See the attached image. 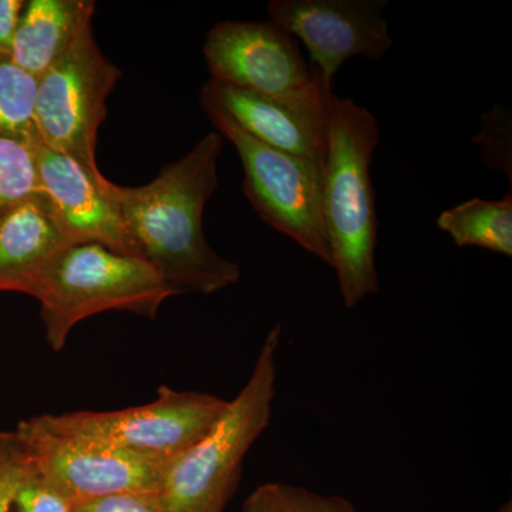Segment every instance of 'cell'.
I'll return each instance as SVG.
<instances>
[{
    "mask_svg": "<svg viewBox=\"0 0 512 512\" xmlns=\"http://www.w3.org/2000/svg\"><path fill=\"white\" fill-rule=\"evenodd\" d=\"M387 5L389 0H272L268 15L301 40L323 86L333 93L336 74L346 60H380L392 49L383 15Z\"/></svg>",
    "mask_w": 512,
    "mask_h": 512,
    "instance_id": "obj_10",
    "label": "cell"
},
{
    "mask_svg": "<svg viewBox=\"0 0 512 512\" xmlns=\"http://www.w3.org/2000/svg\"><path fill=\"white\" fill-rule=\"evenodd\" d=\"M242 512H359L340 495H323L299 485H259L242 505Z\"/></svg>",
    "mask_w": 512,
    "mask_h": 512,
    "instance_id": "obj_17",
    "label": "cell"
},
{
    "mask_svg": "<svg viewBox=\"0 0 512 512\" xmlns=\"http://www.w3.org/2000/svg\"><path fill=\"white\" fill-rule=\"evenodd\" d=\"M25 8L23 0H0V55L10 56L22 10Z\"/></svg>",
    "mask_w": 512,
    "mask_h": 512,
    "instance_id": "obj_23",
    "label": "cell"
},
{
    "mask_svg": "<svg viewBox=\"0 0 512 512\" xmlns=\"http://www.w3.org/2000/svg\"><path fill=\"white\" fill-rule=\"evenodd\" d=\"M437 228L460 248L474 247L512 256V190L501 200L470 198L441 212Z\"/></svg>",
    "mask_w": 512,
    "mask_h": 512,
    "instance_id": "obj_15",
    "label": "cell"
},
{
    "mask_svg": "<svg viewBox=\"0 0 512 512\" xmlns=\"http://www.w3.org/2000/svg\"><path fill=\"white\" fill-rule=\"evenodd\" d=\"M481 130L471 138V143L480 150L485 167L503 173L512 190V114L511 109L497 104L480 119Z\"/></svg>",
    "mask_w": 512,
    "mask_h": 512,
    "instance_id": "obj_19",
    "label": "cell"
},
{
    "mask_svg": "<svg viewBox=\"0 0 512 512\" xmlns=\"http://www.w3.org/2000/svg\"><path fill=\"white\" fill-rule=\"evenodd\" d=\"M39 200L64 237L74 245L96 244L116 254L138 256L128 234L113 183H94L69 157L52 148L35 150Z\"/></svg>",
    "mask_w": 512,
    "mask_h": 512,
    "instance_id": "obj_11",
    "label": "cell"
},
{
    "mask_svg": "<svg viewBox=\"0 0 512 512\" xmlns=\"http://www.w3.org/2000/svg\"><path fill=\"white\" fill-rule=\"evenodd\" d=\"M211 80L303 109L326 111L329 93L318 70L296 42L272 20H224L202 47Z\"/></svg>",
    "mask_w": 512,
    "mask_h": 512,
    "instance_id": "obj_8",
    "label": "cell"
},
{
    "mask_svg": "<svg viewBox=\"0 0 512 512\" xmlns=\"http://www.w3.org/2000/svg\"><path fill=\"white\" fill-rule=\"evenodd\" d=\"M174 295L144 259L96 244L64 249L30 292L40 302L46 340L55 352L64 348L74 326L90 316L124 311L153 319Z\"/></svg>",
    "mask_w": 512,
    "mask_h": 512,
    "instance_id": "obj_4",
    "label": "cell"
},
{
    "mask_svg": "<svg viewBox=\"0 0 512 512\" xmlns=\"http://www.w3.org/2000/svg\"><path fill=\"white\" fill-rule=\"evenodd\" d=\"M76 505L70 503L59 491L50 487L42 478L35 476L23 485L16 498L13 512H74Z\"/></svg>",
    "mask_w": 512,
    "mask_h": 512,
    "instance_id": "obj_21",
    "label": "cell"
},
{
    "mask_svg": "<svg viewBox=\"0 0 512 512\" xmlns=\"http://www.w3.org/2000/svg\"><path fill=\"white\" fill-rule=\"evenodd\" d=\"M35 476V468L18 434L0 431V512H13L23 485Z\"/></svg>",
    "mask_w": 512,
    "mask_h": 512,
    "instance_id": "obj_20",
    "label": "cell"
},
{
    "mask_svg": "<svg viewBox=\"0 0 512 512\" xmlns=\"http://www.w3.org/2000/svg\"><path fill=\"white\" fill-rule=\"evenodd\" d=\"M224 140L207 134L183 158L165 165L151 183L113 185L121 217L138 256L153 266L175 295H212L237 284L241 268L205 239L202 215L218 184Z\"/></svg>",
    "mask_w": 512,
    "mask_h": 512,
    "instance_id": "obj_1",
    "label": "cell"
},
{
    "mask_svg": "<svg viewBox=\"0 0 512 512\" xmlns=\"http://www.w3.org/2000/svg\"><path fill=\"white\" fill-rule=\"evenodd\" d=\"M37 79L0 55V138L35 148L42 144L36 124Z\"/></svg>",
    "mask_w": 512,
    "mask_h": 512,
    "instance_id": "obj_16",
    "label": "cell"
},
{
    "mask_svg": "<svg viewBox=\"0 0 512 512\" xmlns=\"http://www.w3.org/2000/svg\"><path fill=\"white\" fill-rule=\"evenodd\" d=\"M72 245L39 197L0 208V292L30 295L46 266Z\"/></svg>",
    "mask_w": 512,
    "mask_h": 512,
    "instance_id": "obj_13",
    "label": "cell"
},
{
    "mask_svg": "<svg viewBox=\"0 0 512 512\" xmlns=\"http://www.w3.org/2000/svg\"><path fill=\"white\" fill-rule=\"evenodd\" d=\"M201 93L217 101L266 146L325 167L328 110H311L210 80Z\"/></svg>",
    "mask_w": 512,
    "mask_h": 512,
    "instance_id": "obj_12",
    "label": "cell"
},
{
    "mask_svg": "<svg viewBox=\"0 0 512 512\" xmlns=\"http://www.w3.org/2000/svg\"><path fill=\"white\" fill-rule=\"evenodd\" d=\"M228 400L210 393L158 387L157 399L111 412L43 414L47 426L121 453L170 466L211 429Z\"/></svg>",
    "mask_w": 512,
    "mask_h": 512,
    "instance_id": "obj_7",
    "label": "cell"
},
{
    "mask_svg": "<svg viewBox=\"0 0 512 512\" xmlns=\"http://www.w3.org/2000/svg\"><path fill=\"white\" fill-rule=\"evenodd\" d=\"M33 148L0 138V208L39 197Z\"/></svg>",
    "mask_w": 512,
    "mask_h": 512,
    "instance_id": "obj_18",
    "label": "cell"
},
{
    "mask_svg": "<svg viewBox=\"0 0 512 512\" xmlns=\"http://www.w3.org/2000/svg\"><path fill=\"white\" fill-rule=\"evenodd\" d=\"M495 512H512L511 501H508V503L503 505V507H501L500 510Z\"/></svg>",
    "mask_w": 512,
    "mask_h": 512,
    "instance_id": "obj_24",
    "label": "cell"
},
{
    "mask_svg": "<svg viewBox=\"0 0 512 512\" xmlns=\"http://www.w3.org/2000/svg\"><path fill=\"white\" fill-rule=\"evenodd\" d=\"M120 76L87 23L66 53L37 79L36 124L43 146L69 157L100 185L109 180L97 167V133Z\"/></svg>",
    "mask_w": 512,
    "mask_h": 512,
    "instance_id": "obj_6",
    "label": "cell"
},
{
    "mask_svg": "<svg viewBox=\"0 0 512 512\" xmlns=\"http://www.w3.org/2000/svg\"><path fill=\"white\" fill-rule=\"evenodd\" d=\"M281 336V325L269 330L241 392L211 429L168 466L160 493L167 512H224L245 456L271 423Z\"/></svg>",
    "mask_w": 512,
    "mask_h": 512,
    "instance_id": "obj_3",
    "label": "cell"
},
{
    "mask_svg": "<svg viewBox=\"0 0 512 512\" xmlns=\"http://www.w3.org/2000/svg\"><path fill=\"white\" fill-rule=\"evenodd\" d=\"M323 215L339 291L346 308L380 289L376 194L372 163L380 143L376 117L350 97L333 93L326 123Z\"/></svg>",
    "mask_w": 512,
    "mask_h": 512,
    "instance_id": "obj_2",
    "label": "cell"
},
{
    "mask_svg": "<svg viewBox=\"0 0 512 512\" xmlns=\"http://www.w3.org/2000/svg\"><path fill=\"white\" fill-rule=\"evenodd\" d=\"M37 477L74 505L124 493H161L168 466L128 456L47 426L42 416L15 429Z\"/></svg>",
    "mask_w": 512,
    "mask_h": 512,
    "instance_id": "obj_9",
    "label": "cell"
},
{
    "mask_svg": "<svg viewBox=\"0 0 512 512\" xmlns=\"http://www.w3.org/2000/svg\"><path fill=\"white\" fill-rule=\"evenodd\" d=\"M92 0H30L20 18L10 59L36 79L66 53L80 30L92 23Z\"/></svg>",
    "mask_w": 512,
    "mask_h": 512,
    "instance_id": "obj_14",
    "label": "cell"
},
{
    "mask_svg": "<svg viewBox=\"0 0 512 512\" xmlns=\"http://www.w3.org/2000/svg\"><path fill=\"white\" fill-rule=\"evenodd\" d=\"M200 101L217 133L237 148L244 170V194L256 214L330 265L323 215V167L256 140L211 97L200 93Z\"/></svg>",
    "mask_w": 512,
    "mask_h": 512,
    "instance_id": "obj_5",
    "label": "cell"
},
{
    "mask_svg": "<svg viewBox=\"0 0 512 512\" xmlns=\"http://www.w3.org/2000/svg\"><path fill=\"white\" fill-rule=\"evenodd\" d=\"M74 512H167L160 493H124L76 505Z\"/></svg>",
    "mask_w": 512,
    "mask_h": 512,
    "instance_id": "obj_22",
    "label": "cell"
}]
</instances>
